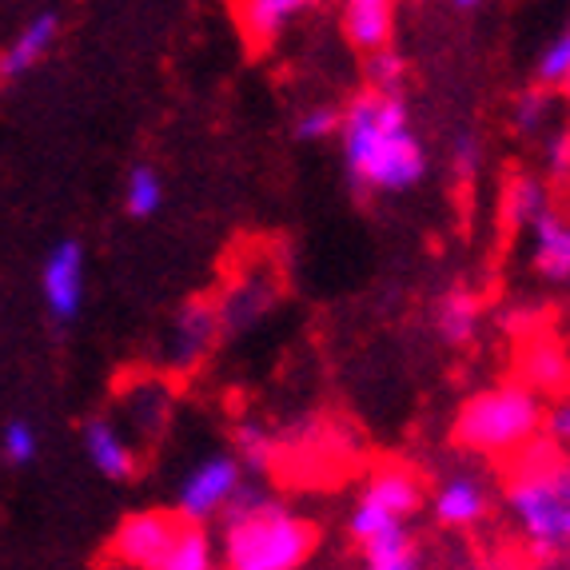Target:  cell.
I'll use <instances>...</instances> for the list:
<instances>
[{
  "label": "cell",
  "mask_w": 570,
  "mask_h": 570,
  "mask_svg": "<svg viewBox=\"0 0 570 570\" xmlns=\"http://www.w3.org/2000/svg\"><path fill=\"white\" fill-rule=\"evenodd\" d=\"M340 156L352 188L363 196H403L419 188L431 168L407 100L383 92H360L340 108Z\"/></svg>",
  "instance_id": "6da1fadb"
},
{
  "label": "cell",
  "mask_w": 570,
  "mask_h": 570,
  "mask_svg": "<svg viewBox=\"0 0 570 570\" xmlns=\"http://www.w3.org/2000/svg\"><path fill=\"white\" fill-rule=\"evenodd\" d=\"M216 547L219 570H304L320 547V527L247 479L219 519Z\"/></svg>",
  "instance_id": "7a4b0ae2"
},
{
  "label": "cell",
  "mask_w": 570,
  "mask_h": 570,
  "mask_svg": "<svg viewBox=\"0 0 570 570\" xmlns=\"http://www.w3.org/2000/svg\"><path fill=\"white\" fill-rule=\"evenodd\" d=\"M507 511L523 534L527 551L539 562H559L570 554V455L551 439L527 443L511 463L503 487Z\"/></svg>",
  "instance_id": "3957f363"
},
{
  "label": "cell",
  "mask_w": 570,
  "mask_h": 570,
  "mask_svg": "<svg viewBox=\"0 0 570 570\" xmlns=\"http://www.w3.org/2000/svg\"><path fill=\"white\" fill-rule=\"evenodd\" d=\"M547 423L542 400L527 383H494L475 391L455 415V443L471 455L514 459Z\"/></svg>",
  "instance_id": "277c9868"
},
{
  "label": "cell",
  "mask_w": 570,
  "mask_h": 570,
  "mask_svg": "<svg viewBox=\"0 0 570 570\" xmlns=\"http://www.w3.org/2000/svg\"><path fill=\"white\" fill-rule=\"evenodd\" d=\"M423 483L411 466H400V463H387L380 466L375 475L363 483L360 499H355L352 514H347V534L355 542H367L375 534L391 531V527H407L411 514L423 507Z\"/></svg>",
  "instance_id": "5b68a950"
},
{
  "label": "cell",
  "mask_w": 570,
  "mask_h": 570,
  "mask_svg": "<svg viewBox=\"0 0 570 570\" xmlns=\"http://www.w3.org/2000/svg\"><path fill=\"white\" fill-rule=\"evenodd\" d=\"M244 483H247L244 466L236 463L232 451L204 455L200 463H191L184 471L180 487H176V519L196 527L219 523L224 511L236 503V494L244 491Z\"/></svg>",
  "instance_id": "8992f818"
},
{
  "label": "cell",
  "mask_w": 570,
  "mask_h": 570,
  "mask_svg": "<svg viewBox=\"0 0 570 570\" xmlns=\"http://www.w3.org/2000/svg\"><path fill=\"white\" fill-rule=\"evenodd\" d=\"M224 340L219 332V315L216 299H184L176 312H171L168 327H164L160 340V367L168 375H191L208 363V355L216 352V343Z\"/></svg>",
  "instance_id": "52a82bcc"
},
{
  "label": "cell",
  "mask_w": 570,
  "mask_h": 570,
  "mask_svg": "<svg viewBox=\"0 0 570 570\" xmlns=\"http://www.w3.org/2000/svg\"><path fill=\"white\" fill-rule=\"evenodd\" d=\"M279 272H272L267 264H256L239 272L236 279L224 284V292L216 295V315H219V332L224 335H244L264 320L272 307L279 304Z\"/></svg>",
  "instance_id": "ba28073f"
},
{
  "label": "cell",
  "mask_w": 570,
  "mask_h": 570,
  "mask_svg": "<svg viewBox=\"0 0 570 570\" xmlns=\"http://www.w3.org/2000/svg\"><path fill=\"white\" fill-rule=\"evenodd\" d=\"M176 531H180L176 511H132L128 519H120L112 542H108L112 567L156 570V562L164 559V551L171 547Z\"/></svg>",
  "instance_id": "9c48e42d"
},
{
  "label": "cell",
  "mask_w": 570,
  "mask_h": 570,
  "mask_svg": "<svg viewBox=\"0 0 570 570\" xmlns=\"http://www.w3.org/2000/svg\"><path fill=\"white\" fill-rule=\"evenodd\" d=\"M40 299L57 324H72L85 307V247L60 239L40 264Z\"/></svg>",
  "instance_id": "30bf717a"
},
{
  "label": "cell",
  "mask_w": 570,
  "mask_h": 570,
  "mask_svg": "<svg viewBox=\"0 0 570 570\" xmlns=\"http://www.w3.org/2000/svg\"><path fill=\"white\" fill-rule=\"evenodd\" d=\"M431 514L448 531H471L491 514V487L475 471H455L431 494Z\"/></svg>",
  "instance_id": "8fae6325"
},
{
  "label": "cell",
  "mask_w": 570,
  "mask_h": 570,
  "mask_svg": "<svg viewBox=\"0 0 570 570\" xmlns=\"http://www.w3.org/2000/svg\"><path fill=\"white\" fill-rule=\"evenodd\" d=\"M85 455L92 471H100V479H108V483H128L140 475V455H136L128 431L105 415L85 423Z\"/></svg>",
  "instance_id": "7c38bea8"
},
{
  "label": "cell",
  "mask_w": 570,
  "mask_h": 570,
  "mask_svg": "<svg viewBox=\"0 0 570 570\" xmlns=\"http://www.w3.org/2000/svg\"><path fill=\"white\" fill-rule=\"evenodd\" d=\"M395 17L400 9L391 0H347L340 9V32L355 52L375 57V52H387L395 40Z\"/></svg>",
  "instance_id": "4fadbf2b"
},
{
  "label": "cell",
  "mask_w": 570,
  "mask_h": 570,
  "mask_svg": "<svg viewBox=\"0 0 570 570\" xmlns=\"http://www.w3.org/2000/svg\"><path fill=\"white\" fill-rule=\"evenodd\" d=\"M124 415H128V431L144 435L148 443L168 431L171 423V387L164 375H144L132 380L124 391Z\"/></svg>",
  "instance_id": "5bb4252c"
},
{
  "label": "cell",
  "mask_w": 570,
  "mask_h": 570,
  "mask_svg": "<svg viewBox=\"0 0 570 570\" xmlns=\"http://www.w3.org/2000/svg\"><path fill=\"white\" fill-rule=\"evenodd\" d=\"M551 184L542 176H531V171H514L507 176L503 196H499V216H503L507 232H531L542 216H551Z\"/></svg>",
  "instance_id": "9a60e30c"
},
{
  "label": "cell",
  "mask_w": 570,
  "mask_h": 570,
  "mask_svg": "<svg viewBox=\"0 0 570 570\" xmlns=\"http://www.w3.org/2000/svg\"><path fill=\"white\" fill-rule=\"evenodd\" d=\"M312 9L307 0H244L232 9L239 32L252 48H272L287 29H292L295 17H304Z\"/></svg>",
  "instance_id": "2e32d148"
},
{
  "label": "cell",
  "mask_w": 570,
  "mask_h": 570,
  "mask_svg": "<svg viewBox=\"0 0 570 570\" xmlns=\"http://www.w3.org/2000/svg\"><path fill=\"white\" fill-rule=\"evenodd\" d=\"M57 37H60L57 12H40V17H32L29 24L9 40V48L0 52V80H20L24 72H32V68L52 52Z\"/></svg>",
  "instance_id": "e0dca14e"
},
{
  "label": "cell",
  "mask_w": 570,
  "mask_h": 570,
  "mask_svg": "<svg viewBox=\"0 0 570 570\" xmlns=\"http://www.w3.org/2000/svg\"><path fill=\"white\" fill-rule=\"evenodd\" d=\"M527 239H531L534 276L547 284H570V219L551 212L527 232Z\"/></svg>",
  "instance_id": "ac0fdd59"
},
{
  "label": "cell",
  "mask_w": 570,
  "mask_h": 570,
  "mask_svg": "<svg viewBox=\"0 0 570 570\" xmlns=\"http://www.w3.org/2000/svg\"><path fill=\"white\" fill-rule=\"evenodd\" d=\"M431 320H435L439 340L451 347H466V343H475L479 327H483V299L471 287H451L435 299Z\"/></svg>",
  "instance_id": "d6986e66"
},
{
  "label": "cell",
  "mask_w": 570,
  "mask_h": 570,
  "mask_svg": "<svg viewBox=\"0 0 570 570\" xmlns=\"http://www.w3.org/2000/svg\"><path fill=\"white\" fill-rule=\"evenodd\" d=\"M360 551H363V570H428L423 547L415 542L411 527H391V531L363 542Z\"/></svg>",
  "instance_id": "ffe728a7"
},
{
  "label": "cell",
  "mask_w": 570,
  "mask_h": 570,
  "mask_svg": "<svg viewBox=\"0 0 570 570\" xmlns=\"http://www.w3.org/2000/svg\"><path fill=\"white\" fill-rule=\"evenodd\" d=\"M156 570H219V547L216 534L208 527L180 523L171 547L164 551V559L156 562Z\"/></svg>",
  "instance_id": "44dd1931"
},
{
  "label": "cell",
  "mask_w": 570,
  "mask_h": 570,
  "mask_svg": "<svg viewBox=\"0 0 570 570\" xmlns=\"http://www.w3.org/2000/svg\"><path fill=\"white\" fill-rule=\"evenodd\" d=\"M279 439L272 428H264L259 419H239L232 428V455L244 466V475H264L267 466L276 463Z\"/></svg>",
  "instance_id": "7402d4cb"
},
{
  "label": "cell",
  "mask_w": 570,
  "mask_h": 570,
  "mask_svg": "<svg viewBox=\"0 0 570 570\" xmlns=\"http://www.w3.org/2000/svg\"><path fill=\"white\" fill-rule=\"evenodd\" d=\"M523 375L534 395H539V391L559 395V391L570 387V363L554 343H534L531 352L523 355Z\"/></svg>",
  "instance_id": "603a6c76"
},
{
  "label": "cell",
  "mask_w": 570,
  "mask_h": 570,
  "mask_svg": "<svg viewBox=\"0 0 570 570\" xmlns=\"http://www.w3.org/2000/svg\"><path fill=\"white\" fill-rule=\"evenodd\" d=\"M164 204V180L153 164H136L124 180V212L136 219H153Z\"/></svg>",
  "instance_id": "cb8c5ba5"
},
{
  "label": "cell",
  "mask_w": 570,
  "mask_h": 570,
  "mask_svg": "<svg viewBox=\"0 0 570 570\" xmlns=\"http://www.w3.org/2000/svg\"><path fill=\"white\" fill-rule=\"evenodd\" d=\"M554 116V92H547V88L531 85L523 88V92L514 96L511 105V128L519 136H539L547 124H551Z\"/></svg>",
  "instance_id": "d4e9b609"
},
{
  "label": "cell",
  "mask_w": 570,
  "mask_h": 570,
  "mask_svg": "<svg viewBox=\"0 0 570 570\" xmlns=\"http://www.w3.org/2000/svg\"><path fill=\"white\" fill-rule=\"evenodd\" d=\"M363 77H367V92H383V96H403V80H407V60L387 48V52H375V57L363 60Z\"/></svg>",
  "instance_id": "484cf974"
},
{
  "label": "cell",
  "mask_w": 570,
  "mask_h": 570,
  "mask_svg": "<svg viewBox=\"0 0 570 570\" xmlns=\"http://www.w3.org/2000/svg\"><path fill=\"white\" fill-rule=\"evenodd\" d=\"M534 85L547 88V92L570 85V29H562L551 45L542 48L539 65H534Z\"/></svg>",
  "instance_id": "4316f807"
},
{
  "label": "cell",
  "mask_w": 570,
  "mask_h": 570,
  "mask_svg": "<svg viewBox=\"0 0 570 570\" xmlns=\"http://www.w3.org/2000/svg\"><path fill=\"white\" fill-rule=\"evenodd\" d=\"M292 132L299 144H324L327 136H340V108L335 105H312L295 116Z\"/></svg>",
  "instance_id": "83f0119b"
},
{
  "label": "cell",
  "mask_w": 570,
  "mask_h": 570,
  "mask_svg": "<svg viewBox=\"0 0 570 570\" xmlns=\"http://www.w3.org/2000/svg\"><path fill=\"white\" fill-rule=\"evenodd\" d=\"M0 451H4V459H9L12 466L32 463L40 451L37 428H32L29 419H9V423H4V435H0Z\"/></svg>",
  "instance_id": "f1b7e54d"
},
{
  "label": "cell",
  "mask_w": 570,
  "mask_h": 570,
  "mask_svg": "<svg viewBox=\"0 0 570 570\" xmlns=\"http://www.w3.org/2000/svg\"><path fill=\"white\" fill-rule=\"evenodd\" d=\"M451 171L459 184H471L483 171V140L471 128L455 132V140H451Z\"/></svg>",
  "instance_id": "f546056e"
},
{
  "label": "cell",
  "mask_w": 570,
  "mask_h": 570,
  "mask_svg": "<svg viewBox=\"0 0 570 570\" xmlns=\"http://www.w3.org/2000/svg\"><path fill=\"white\" fill-rule=\"evenodd\" d=\"M542 168H547V180L567 184L570 180V128H554L542 144Z\"/></svg>",
  "instance_id": "4dcf8cb0"
},
{
  "label": "cell",
  "mask_w": 570,
  "mask_h": 570,
  "mask_svg": "<svg viewBox=\"0 0 570 570\" xmlns=\"http://www.w3.org/2000/svg\"><path fill=\"white\" fill-rule=\"evenodd\" d=\"M547 435H551L554 448H567L570 451V400H562L559 407L547 415Z\"/></svg>",
  "instance_id": "1f68e13d"
},
{
  "label": "cell",
  "mask_w": 570,
  "mask_h": 570,
  "mask_svg": "<svg viewBox=\"0 0 570 570\" xmlns=\"http://www.w3.org/2000/svg\"><path fill=\"white\" fill-rule=\"evenodd\" d=\"M479 570H523L519 562H511V559H491V562H483Z\"/></svg>",
  "instance_id": "d6a6232c"
},
{
  "label": "cell",
  "mask_w": 570,
  "mask_h": 570,
  "mask_svg": "<svg viewBox=\"0 0 570 570\" xmlns=\"http://www.w3.org/2000/svg\"><path fill=\"white\" fill-rule=\"evenodd\" d=\"M105 570H128V567H112V562H108V567Z\"/></svg>",
  "instance_id": "836d02e7"
},
{
  "label": "cell",
  "mask_w": 570,
  "mask_h": 570,
  "mask_svg": "<svg viewBox=\"0 0 570 570\" xmlns=\"http://www.w3.org/2000/svg\"><path fill=\"white\" fill-rule=\"evenodd\" d=\"M567 92H570V85H567Z\"/></svg>",
  "instance_id": "e575fe53"
}]
</instances>
